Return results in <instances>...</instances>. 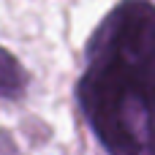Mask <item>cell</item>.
<instances>
[{"mask_svg": "<svg viewBox=\"0 0 155 155\" xmlns=\"http://www.w3.org/2000/svg\"><path fill=\"white\" fill-rule=\"evenodd\" d=\"M155 8L123 0L87 44L82 112L109 155H153Z\"/></svg>", "mask_w": 155, "mask_h": 155, "instance_id": "cell-1", "label": "cell"}, {"mask_svg": "<svg viewBox=\"0 0 155 155\" xmlns=\"http://www.w3.org/2000/svg\"><path fill=\"white\" fill-rule=\"evenodd\" d=\"M27 87V74L22 63L0 46V98H19Z\"/></svg>", "mask_w": 155, "mask_h": 155, "instance_id": "cell-2", "label": "cell"}]
</instances>
